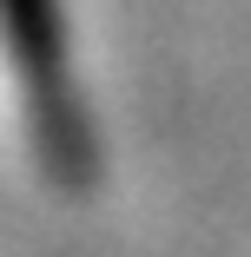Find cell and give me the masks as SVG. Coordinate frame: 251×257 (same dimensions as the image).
<instances>
[{"mask_svg":"<svg viewBox=\"0 0 251 257\" xmlns=\"http://www.w3.org/2000/svg\"><path fill=\"white\" fill-rule=\"evenodd\" d=\"M7 7V33H14V53L40 92V125H46V152L60 159V178L93 172V139L79 132L73 112V92L60 73V20H53V0H0Z\"/></svg>","mask_w":251,"mask_h":257,"instance_id":"1","label":"cell"}]
</instances>
